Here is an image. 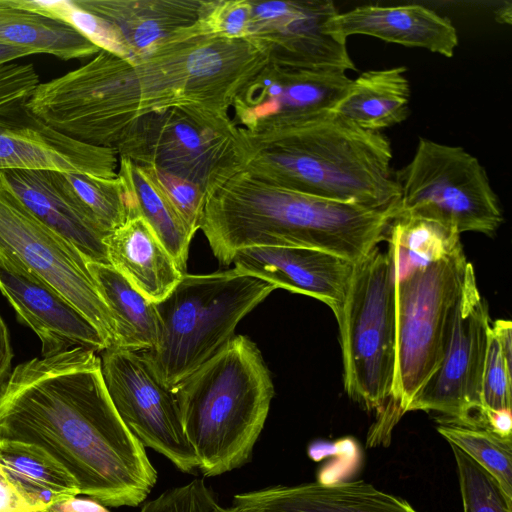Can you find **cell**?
Returning <instances> with one entry per match:
<instances>
[{"label":"cell","mask_w":512,"mask_h":512,"mask_svg":"<svg viewBox=\"0 0 512 512\" xmlns=\"http://www.w3.org/2000/svg\"><path fill=\"white\" fill-rule=\"evenodd\" d=\"M274 289L235 268L186 273L155 303L157 344L140 354L158 380L172 390L227 344L238 323Z\"/></svg>","instance_id":"5b68a950"},{"label":"cell","mask_w":512,"mask_h":512,"mask_svg":"<svg viewBox=\"0 0 512 512\" xmlns=\"http://www.w3.org/2000/svg\"><path fill=\"white\" fill-rule=\"evenodd\" d=\"M0 512H36L17 492L0 468Z\"/></svg>","instance_id":"836d02e7"},{"label":"cell","mask_w":512,"mask_h":512,"mask_svg":"<svg viewBox=\"0 0 512 512\" xmlns=\"http://www.w3.org/2000/svg\"><path fill=\"white\" fill-rule=\"evenodd\" d=\"M0 439L35 444L106 507H137L157 471L108 395L101 358L74 347L17 365L0 384Z\"/></svg>","instance_id":"6da1fadb"},{"label":"cell","mask_w":512,"mask_h":512,"mask_svg":"<svg viewBox=\"0 0 512 512\" xmlns=\"http://www.w3.org/2000/svg\"><path fill=\"white\" fill-rule=\"evenodd\" d=\"M469 263L461 245L395 280L396 370L392 399L403 414L443 359Z\"/></svg>","instance_id":"52a82bcc"},{"label":"cell","mask_w":512,"mask_h":512,"mask_svg":"<svg viewBox=\"0 0 512 512\" xmlns=\"http://www.w3.org/2000/svg\"><path fill=\"white\" fill-rule=\"evenodd\" d=\"M405 73L402 66L361 73L330 111L371 132L403 122L409 115L410 101Z\"/></svg>","instance_id":"7402d4cb"},{"label":"cell","mask_w":512,"mask_h":512,"mask_svg":"<svg viewBox=\"0 0 512 512\" xmlns=\"http://www.w3.org/2000/svg\"><path fill=\"white\" fill-rule=\"evenodd\" d=\"M34 9L27 8L25 1L0 0V44L63 60L101 50L73 23L50 13L44 3L35 2Z\"/></svg>","instance_id":"44dd1931"},{"label":"cell","mask_w":512,"mask_h":512,"mask_svg":"<svg viewBox=\"0 0 512 512\" xmlns=\"http://www.w3.org/2000/svg\"><path fill=\"white\" fill-rule=\"evenodd\" d=\"M390 140L330 110L265 125L264 152L250 169L280 185L372 208L397 203Z\"/></svg>","instance_id":"3957f363"},{"label":"cell","mask_w":512,"mask_h":512,"mask_svg":"<svg viewBox=\"0 0 512 512\" xmlns=\"http://www.w3.org/2000/svg\"><path fill=\"white\" fill-rule=\"evenodd\" d=\"M484 418L486 429H489L502 437L511 438V409H484Z\"/></svg>","instance_id":"d590c367"},{"label":"cell","mask_w":512,"mask_h":512,"mask_svg":"<svg viewBox=\"0 0 512 512\" xmlns=\"http://www.w3.org/2000/svg\"><path fill=\"white\" fill-rule=\"evenodd\" d=\"M0 468L21 497L36 511L80 494L68 470L43 448L0 439Z\"/></svg>","instance_id":"603a6c76"},{"label":"cell","mask_w":512,"mask_h":512,"mask_svg":"<svg viewBox=\"0 0 512 512\" xmlns=\"http://www.w3.org/2000/svg\"><path fill=\"white\" fill-rule=\"evenodd\" d=\"M214 512H230L228 508H224L217 504V506L214 509Z\"/></svg>","instance_id":"ab89813d"},{"label":"cell","mask_w":512,"mask_h":512,"mask_svg":"<svg viewBox=\"0 0 512 512\" xmlns=\"http://www.w3.org/2000/svg\"><path fill=\"white\" fill-rule=\"evenodd\" d=\"M71 5L108 22L120 35L133 59L153 54L162 46L203 30L195 8L137 7L122 1L75 0Z\"/></svg>","instance_id":"ffe728a7"},{"label":"cell","mask_w":512,"mask_h":512,"mask_svg":"<svg viewBox=\"0 0 512 512\" xmlns=\"http://www.w3.org/2000/svg\"><path fill=\"white\" fill-rule=\"evenodd\" d=\"M0 174L32 214L72 243L88 261L109 264L106 235L85 216L55 171L26 169Z\"/></svg>","instance_id":"ac0fdd59"},{"label":"cell","mask_w":512,"mask_h":512,"mask_svg":"<svg viewBox=\"0 0 512 512\" xmlns=\"http://www.w3.org/2000/svg\"><path fill=\"white\" fill-rule=\"evenodd\" d=\"M0 290L41 340L42 357L74 347L95 352L108 348L94 325L64 296L17 258L1 252Z\"/></svg>","instance_id":"5bb4252c"},{"label":"cell","mask_w":512,"mask_h":512,"mask_svg":"<svg viewBox=\"0 0 512 512\" xmlns=\"http://www.w3.org/2000/svg\"><path fill=\"white\" fill-rule=\"evenodd\" d=\"M437 431L486 470L512 501V438L486 428L440 424Z\"/></svg>","instance_id":"83f0119b"},{"label":"cell","mask_w":512,"mask_h":512,"mask_svg":"<svg viewBox=\"0 0 512 512\" xmlns=\"http://www.w3.org/2000/svg\"><path fill=\"white\" fill-rule=\"evenodd\" d=\"M101 371L118 415L144 447L165 456L184 473L198 468L175 395L158 380L140 352L107 348Z\"/></svg>","instance_id":"7c38bea8"},{"label":"cell","mask_w":512,"mask_h":512,"mask_svg":"<svg viewBox=\"0 0 512 512\" xmlns=\"http://www.w3.org/2000/svg\"><path fill=\"white\" fill-rule=\"evenodd\" d=\"M340 330L344 388L367 410L392 401L396 370L395 275L390 253L378 247L354 263Z\"/></svg>","instance_id":"8992f818"},{"label":"cell","mask_w":512,"mask_h":512,"mask_svg":"<svg viewBox=\"0 0 512 512\" xmlns=\"http://www.w3.org/2000/svg\"><path fill=\"white\" fill-rule=\"evenodd\" d=\"M13 350L10 344L8 328L0 315V384L10 375Z\"/></svg>","instance_id":"74e56055"},{"label":"cell","mask_w":512,"mask_h":512,"mask_svg":"<svg viewBox=\"0 0 512 512\" xmlns=\"http://www.w3.org/2000/svg\"><path fill=\"white\" fill-rule=\"evenodd\" d=\"M394 179L399 188L396 214L426 217L458 234L492 235L503 223L484 167L462 147L421 137L411 161L394 173Z\"/></svg>","instance_id":"ba28073f"},{"label":"cell","mask_w":512,"mask_h":512,"mask_svg":"<svg viewBox=\"0 0 512 512\" xmlns=\"http://www.w3.org/2000/svg\"><path fill=\"white\" fill-rule=\"evenodd\" d=\"M119 178L132 196L134 213L145 220L180 270L186 273L193 235L180 216L142 166L122 157Z\"/></svg>","instance_id":"484cf974"},{"label":"cell","mask_w":512,"mask_h":512,"mask_svg":"<svg viewBox=\"0 0 512 512\" xmlns=\"http://www.w3.org/2000/svg\"><path fill=\"white\" fill-rule=\"evenodd\" d=\"M46 512H110L106 506L93 499L70 497L52 504Z\"/></svg>","instance_id":"e575fe53"},{"label":"cell","mask_w":512,"mask_h":512,"mask_svg":"<svg viewBox=\"0 0 512 512\" xmlns=\"http://www.w3.org/2000/svg\"><path fill=\"white\" fill-rule=\"evenodd\" d=\"M0 252L17 258L74 305L108 345L116 343L114 319L99 295L87 259L40 221L0 174Z\"/></svg>","instance_id":"8fae6325"},{"label":"cell","mask_w":512,"mask_h":512,"mask_svg":"<svg viewBox=\"0 0 512 512\" xmlns=\"http://www.w3.org/2000/svg\"><path fill=\"white\" fill-rule=\"evenodd\" d=\"M459 236L438 221L412 213L396 214L386 234L395 280L452 253L461 246Z\"/></svg>","instance_id":"d4e9b609"},{"label":"cell","mask_w":512,"mask_h":512,"mask_svg":"<svg viewBox=\"0 0 512 512\" xmlns=\"http://www.w3.org/2000/svg\"><path fill=\"white\" fill-rule=\"evenodd\" d=\"M511 379L512 369L490 327L481 383L483 410L511 409Z\"/></svg>","instance_id":"4dcf8cb0"},{"label":"cell","mask_w":512,"mask_h":512,"mask_svg":"<svg viewBox=\"0 0 512 512\" xmlns=\"http://www.w3.org/2000/svg\"><path fill=\"white\" fill-rule=\"evenodd\" d=\"M231 265L275 288L324 302L336 316L343 304L354 263L304 247H249L237 251Z\"/></svg>","instance_id":"9a60e30c"},{"label":"cell","mask_w":512,"mask_h":512,"mask_svg":"<svg viewBox=\"0 0 512 512\" xmlns=\"http://www.w3.org/2000/svg\"><path fill=\"white\" fill-rule=\"evenodd\" d=\"M212 35L224 38H244L248 36L251 20V3L226 2L220 7L208 8L203 17Z\"/></svg>","instance_id":"d6a6232c"},{"label":"cell","mask_w":512,"mask_h":512,"mask_svg":"<svg viewBox=\"0 0 512 512\" xmlns=\"http://www.w3.org/2000/svg\"><path fill=\"white\" fill-rule=\"evenodd\" d=\"M55 175L85 216L105 235L132 215V198L119 177L59 171Z\"/></svg>","instance_id":"4316f807"},{"label":"cell","mask_w":512,"mask_h":512,"mask_svg":"<svg viewBox=\"0 0 512 512\" xmlns=\"http://www.w3.org/2000/svg\"><path fill=\"white\" fill-rule=\"evenodd\" d=\"M396 204L372 208L327 199L232 170L209 186L200 229L223 266L249 247H304L353 263L386 240Z\"/></svg>","instance_id":"7a4b0ae2"},{"label":"cell","mask_w":512,"mask_h":512,"mask_svg":"<svg viewBox=\"0 0 512 512\" xmlns=\"http://www.w3.org/2000/svg\"><path fill=\"white\" fill-rule=\"evenodd\" d=\"M190 233L200 229L206 192L197 184L153 165H141Z\"/></svg>","instance_id":"f546056e"},{"label":"cell","mask_w":512,"mask_h":512,"mask_svg":"<svg viewBox=\"0 0 512 512\" xmlns=\"http://www.w3.org/2000/svg\"><path fill=\"white\" fill-rule=\"evenodd\" d=\"M328 31L346 42L352 35H367L406 47L423 48L452 57L459 44L451 21L422 5H364L337 13Z\"/></svg>","instance_id":"e0dca14e"},{"label":"cell","mask_w":512,"mask_h":512,"mask_svg":"<svg viewBox=\"0 0 512 512\" xmlns=\"http://www.w3.org/2000/svg\"><path fill=\"white\" fill-rule=\"evenodd\" d=\"M450 446L457 467L463 512H512V501L498 482L467 454Z\"/></svg>","instance_id":"f1b7e54d"},{"label":"cell","mask_w":512,"mask_h":512,"mask_svg":"<svg viewBox=\"0 0 512 512\" xmlns=\"http://www.w3.org/2000/svg\"><path fill=\"white\" fill-rule=\"evenodd\" d=\"M30 55L33 54L27 50L0 44V65L14 62L19 58Z\"/></svg>","instance_id":"f35d334b"},{"label":"cell","mask_w":512,"mask_h":512,"mask_svg":"<svg viewBox=\"0 0 512 512\" xmlns=\"http://www.w3.org/2000/svg\"><path fill=\"white\" fill-rule=\"evenodd\" d=\"M490 327L488 305L469 263L443 359L405 412H434L443 424L486 428L481 383Z\"/></svg>","instance_id":"30bf717a"},{"label":"cell","mask_w":512,"mask_h":512,"mask_svg":"<svg viewBox=\"0 0 512 512\" xmlns=\"http://www.w3.org/2000/svg\"><path fill=\"white\" fill-rule=\"evenodd\" d=\"M39 83L32 63L0 65V173L32 169L115 177V149L76 141L28 109Z\"/></svg>","instance_id":"9c48e42d"},{"label":"cell","mask_w":512,"mask_h":512,"mask_svg":"<svg viewBox=\"0 0 512 512\" xmlns=\"http://www.w3.org/2000/svg\"><path fill=\"white\" fill-rule=\"evenodd\" d=\"M137 124L149 128L143 133L140 157L143 165H153L187 179L205 192L218 178L229 172L228 165L219 161L221 152L230 148L225 122L210 120L209 112L201 107H173L153 114ZM133 148V149H135ZM227 153V152H226Z\"/></svg>","instance_id":"4fadbf2b"},{"label":"cell","mask_w":512,"mask_h":512,"mask_svg":"<svg viewBox=\"0 0 512 512\" xmlns=\"http://www.w3.org/2000/svg\"><path fill=\"white\" fill-rule=\"evenodd\" d=\"M109 264L149 301L164 299L184 274L138 214L104 238Z\"/></svg>","instance_id":"d6986e66"},{"label":"cell","mask_w":512,"mask_h":512,"mask_svg":"<svg viewBox=\"0 0 512 512\" xmlns=\"http://www.w3.org/2000/svg\"><path fill=\"white\" fill-rule=\"evenodd\" d=\"M230 512H418L361 480L277 485L236 494Z\"/></svg>","instance_id":"2e32d148"},{"label":"cell","mask_w":512,"mask_h":512,"mask_svg":"<svg viewBox=\"0 0 512 512\" xmlns=\"http://www.w3.org/2000/svg\"><path fill=\"white\" fill-rule=\"evenodd\" d=\"M184 434L205 477L230 472L252 455L274 386L257 345L235 335L172 389Z\"/></svg>","instance_id":"277c9868"},{"label":"cell","mask_w":512,"mask_h":512,"mask_svg":"<svg viewBox=\"0 0 512 512\" xmlns=\"http://www.w3.org/2000/svg\"><path fill=\"white\" fill-rule=\"evenodd\" d=\"M217 498L204 479L169 488L145 502L140 512H214Z\"/></svg>","instance_id":"1f68e13d"},{"label":"cell","mask_w":512,"mask_h":512,"mask_svg":"<svg viewBox=\"0 0 512 512\" xmlns=\"http://www.w3.org/2000/svg\"><path fill=\"white\" fill-rule=\"evenodd\" d=\"M491 330L497 338L504 359L509 368L512 369V324L508 320L498 319L491 325Z\"/></svg>","instance_id":"8d00e7d4"},{"label":"cell","mask_w":512,"mask_h":512,"mask_svg":"<svg viewBox=\"0 0 512 512\" xmlns=\"http://www.w3.org/2000/svg\"><path fill=\"white\" fill-rule=\"evenodd\" d=\"M87 267L115 322L116 343L113 347L134 352L153 349L158 340L155 303L110 264L87 261Z\"/></svg>","instance_id":"cb8c5ba5"}]
</instances>
